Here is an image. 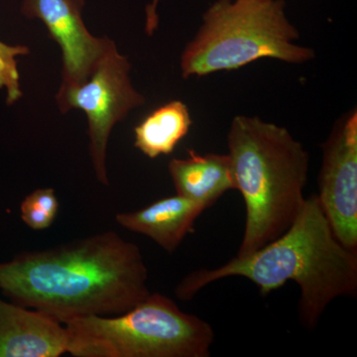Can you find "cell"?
Wrapping results in <instances>:
<instances>
[{
  "label": "cell",
  "mask_w": 357,
  "mask_h": 357,
  "mask_svg": "<svg viewBox=\"0 0 357 357\" xmlns=\"http://www.w3.org/2000/svg\"><path fill=\"white\" fill-rule=\"evenodd\" d=\"M139 248L115 231L25 251L0 263V289L14 303L65 325L88 316H117L150 295Z\"/></svg>",
  "instance_id": "obj_1"
},
{
  "label": "cell",
  "mask_w": 357,
  "mask_h": 357,
  "mask_svg": "<svg viewBox=\"0 0 357 357\" xmlns=\"http://www.w3.org/2000/svg\"><path fill=\"white\" fill-rule=\"evenodd\" d=\"M243 277L255 283L262 296L299 285L300 319L309 330L326 307L357 292V252L344 248L333 234L318 195L306 199L299 215L285 234L245 256H236L215 269L187 275L176 287L178 299L189 301L202 289L227 277Z\"/></svg>",
  "instance_id": "obj_2"
},
{
  "label": "cell",
  "mask_w": 357,
  "mask_h": 357,
  "mask_svg": "<svg viewBox=\"0 0 357 357\" xmlns=\"http://www.w3.org/2000/svg\"><path fill=\"white\" fill-rule=\"evenodd\" d=\"M227 145L234 185L246 206L236 256H245L285 234L299 215L309 154L285 128L246 115L234 117Z\"/></svg>",
  "instance_id": "obj_3"
},
{
  "label": "cell",
  "mask_w": 357,
  "mask_h": 357,
  "mask_svg": "<svg viewBox=\"0 0 357 357\" xmlns=\"http://www.w3.org/2000/svg\"><path fill=\"white\" fill-rule=\"evenodd\" d=\"M299 36L283 0H217L183 52V77L237 70L260 59L302 64L314 52L296 44Z\"/></svg>",
  "instance_id": "obj_4"
},
{
  "label": "cell",
  "mask_w": 357,
  "mask_h": 357,
  "mask_svg": "<svg viewBox=\"0 0 357 357\" xmlns=\"http://www.w3.org/2000/svg\"><path fill=\"white\" fill-rule=\"evenodd\" d=\"M65 328L75 357H208L215 340L210 324L158 293L123 314L70 319Z\"/></svg>",
  "instance_id": "obj_5"
},
{
  "label": "cell",
  "mask_w": 357,
  "mask_h": 357,
  "mask_svg": "<svg viewBox=\"0 0 357 357\" xmlns=\"http://www.w3.org/2000/svg\"><path fill=\"white\" fill-rule=\"evenodd\" d=\"M131 65L119 54L110 40L107 49L84 83L60 89L56 100L59 109L67 114L70 109H82L88 117L89 155L96 177L109 185L107 150L110 133L117 122L128 116L131 110L145 102L131 83Z\"/></svg>",
  "instance_id": "obj_6"
},
{
  "label": "cell",
  "mask_w": 357,
  "mask_h": 357,
  "mask_svg": "<svg viewBox=\"0 0 357 357\" xmlns=\"http://www.w3.org/2000/svg\"><path fill=\"white\" fill-rule=\"evenodd\" d=\"M318 195L333 234L357 252V114L338 121L323 146Z\"/></svg>",
  "instance_id": "obj_7"
},
{
  "label": "cell",
  "mask_w": 357,
  "mask_h": 357,
  "mask_svg": "<svg viewBox=\"0 0 357 357\" xmlns=\"http://www.w3.org/2000/svg\"><path fill=\"white\" fill-rule=\"evenodd\" d=\"M84 6V0H23L21 7L26 17L44 23L49 36L62 50L60 89L84 83L110 41L86 29L82 16Z\"/></svg>",
  "instance_id": "obj_8"
},
{
  "label": "cell",
  "mask_w": 357,
  "mask_h": 357,
  "mask_svg": "<svg viewBox=\"0 0 357 357\" xmlns=\"http://www.w3.org/2000/svg\"><path fill=\"white\" fill-rule=\"evenodd\" d=\"M65 326L43 312L0 300V357L67 354Z\"/></svg>",
  "instance_id": "obj_9"
},
{
  "label": "cell",
  "mask_w": 357,
  "mask_h": 357,
  "mask_svg": "<svg viewBox=\"0 0 357 357\" xmlns=\"http://www.w3.org/2000/svg\"><path fill=\"white\" fill-rule=\"evenodd\" d=\"M206 208L203 204L176 195L139 211L119 213L115 220L124 229L149 237L172 253L188 234L195 231L197 218Z\"/></svg>",
  "instance_id": "obj_10"
},
{
  "label": "cell",
  "mask_w": 357,
  "mask_h": 357,
  "mask_svg": "<svg viewBox=\"0 0 357 357\" xmlns=\"http://www.w3.org/2000/svg\"><path fill=\"white\" fill-rule=\"evenodd\" d=\"M169 173L177 195L210 208L225 192L236 189L229 154H199L169 162Z\"/></svg>",
  "instance_id": "obj_11"
},
{
  "label": "cell",
  "mask_w": 357,
  "mask_h": 357,
  "mask_svg": "<svg viewBox=\"0 0 357 357\" xmlns=\"http://www.w3.org/2000/svg\"><path fill=\"white\" fill-rule=\"evenodd\" d=\"M189 109L181 100L157 107L134 128V145L145 156L155 159L173 153L192 126Z\"/></svg>",
  "instance_id": "obj_12"
},
{
  "label": "cell",
  "mask_w": 357,
  "mask_h": 357,
  "mask_svg": "<svg viewBox=\"0 0 357 357\" xmlns=\"http://www.w3.org/2000/svg\"><path fill=\"white\" fill-rule=\"evenodd\" d=\"M20 208L21 218L30 229H48L57 217V196L51 188L36 190L23 199Z\"/></svg>",
  "instance_id": "obj_13"
},
{
  "label": "cell",
  "mask_w": 357,
  "mask_h": 357,
  "mask_svg": "<svg viewBox=\"0 0 357 357\" xmlns=\"http://www.w3.org/2000/svg\"><path fill=\"white\" fill-rule=\"evenodd\" d=\"M29 53L28 47L9 45L0 40V91H6L8 105H13L22 98L17 58Z\"/></svg>",
  "instance_id": "obj_14"
},
{
  "label": "cell",
  "mask_w": 357,
  "mask_h": 357,
  "mask_svg": "<svg viewBox=\"0 0 357 357\" xmlns=\"http://www.w3.org/2000/svg\"><path fill=\"white\" fill-rule=\"evenodd\" d=\"M159 0H152L151 3L146 8V32L148 35L153 34L158 27V14H157V6Z\"/></svg>",
  "instance_id": "obj_15"
}]
</instances>
